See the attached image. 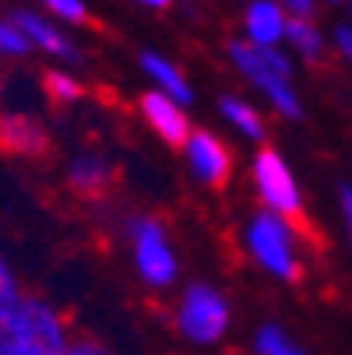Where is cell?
<instances>
[{"mask_svg": "<svg viewBox=\"0 0 352 355\" xmlns=\"http://www.w3.org/2000/svg\"><path fill=\"white\" fill-rule=\"evenodd\" d=\"M250 180L261 197V205L289 215V218H303V190L292 173V166L285 162V155H278L275 148H261L254 162H250Z\"/></svg>", "mask_w": 352, "mask_h": 355, "instance_id": "6", "label": "cell"}, {"mask_svg": "<svg viewBox=\"0 0 352 355\" xmlns=\"http://www.w3.org/2000/svg\"><path fill=\"white\" fill-rule=\"evenodd\" d=\"M331 46L338 49V57H345L352 64V25H338L331 35Z\"/></svg>", "mask_w": 352, "mask_h": 355, "instance_id": "22", "label": "cell"}, {"mask_svg": "<svg viewBox=\"0 0 352 355\" xmlns=\"http://www.w3.org/2000/svg\"><path fill=\"white\" fill-rule=\"evenodd\" d=\"M137 67L144 71V78H148V81H152V88H159V92L173 95L176 103H183V106H190V103H194V85L187 81L183 67H180V64H173L169 57L156 53V49H144V53L137 57Z\"/></svg>", "mask_w": 352, "mask_h": 355, "instance_id": "12", "label": "cell"}, {"mask_svg": "<svg viewBox=\"0 0 352 355\" xmlns=\"http://www.w3.org/2000/svg\"><path fill=\"white\" fill-rule=\"evenodd\" d=\"M226 57L233 64V71L254 88L265 103L282 116V120H299L303 116V98L296 88V74H292V57L282 46H261L254 39H233Z\"/></svg>", "mask_w": 352, "mask_h": 355, "instance_id": "1", "label": "cell"}, {"mask_svg": "<svg viewBox=\"0 0 352 355\" xmlns=\"http://www.w3.org/2000/svg\"><path fill=\"white\" fill-rule=\"evenodd\" d=\"M134 4H141V8H148V11H166L173 0H134Z\"/></svg>", "mask_w": 352, "mask_h": 355, "instance_id": "25", "label": "cell"}, {"mask_svg": "<svg viewBox=\"0 0 352 355\" xmlns=\"http://www.w3.org/2000/svg\"><path fill=\"white\" fill-rule=\"evenodd\" d=\"M67 345L64 313L42 295H25L0 327V355H64Z\"/></svg>", "mask_w": 352, "mask_h": 355, "instance_id": "3", "label": "cell"}, {"mask_svg": "<svg viewBox=\"0 0 352 355\" xmlns=\"http://www.w3.org/2000/svg\"><path fill=\"white\" fill-rule=\"evenodd\" d=\"M137 113L148 123V130H152L162 144H169V148H183V141L194 130L190 127V116H187V106L176 103L173 95L159 92V88H148L137 98Z\"/></svg>", "mask_w": 352, "mask_h": 355, "instance_id": "8", "label": "cell"}, {"mask_svg": "<svg viewBox=\"0 0 352 355\" xmlns=\"http://www.w3.org/2000/svg\"><path fill=\"white\" fill-rule=\"evenodd\" d=\"M42 88L46 95L53 98V103H64V106H74L85 98V85L74 71H67V64H57V67H49L42 74Z\"/></svg>", "mask_w": 352, "mask_h": 355, "instance_id": "16", "label": "cell"}, {"mask_svg": "<svg viewBox=\"0 0 352 355\" xmlns=\"http://www.w3.org/2000/svg\"><path fill=\"white\" fill-rule=\"evenodd\" d=\"M64 355H113V352L106 345H99V341H88V338H71Z\"/></svg>", "mask_w": 352, "mask_h": 355, "instance_id": "21", "label": "cell"}, {"mask_svg": "<svg viewBox=\"0 0 352 355\" xmlns=\"http://www.w3.org/2000/svg\"><path fill=\"white\" fill-rule=\"evenodd\" d=\"M285 49L314 64V60H324V53H328V35L321 32V25L314 18H289Z\"/></svg>", "mask_w": 352, "mask_h": 355, "instance_id": "15", "label": "cell"}, {"mask_svg": "<svg viewBox=\"0 0 352 355\" xmlns=\"http://www.w3.org/2000/svg\"><path fill=\"white\" fill-rule=\"evenodd\" d=\"M219 116H222V120L229 123V130L240 134L243 141L265 144L268 123H265V113H261L254 103H246V98H240V95H222V98H219Z\"/></svg>", "mask_w": 352, "mask_h": 355, "instance_id": "14", "label": "cell"}, {"mask_svg": "<svg viewBox=\"0 0 352 355\" xmlns=\"http://www.w3.org/2000/svg\"><path fill=\"white\" fill-rule=\"evenodd\" d=\"M46 15H53L64 25H85L88 21V4L85 0H39Z\"/></svg>", "mask_w": 352, "mask_h": 355, "instance_id": "20", "label": "cell"}, {"mask_svg": "<svg viewBox=\"0 0 352 355\" xmlns=\"http://www.w3.org/2000/svg\"><path fill=\"white\" fill-rule=\"evenodd\" d=\"M349 25H352V0H349Z\"/></svg>", "mask_w": 352, "mask_h": 355, "instance_id": "26", "label": "cell"}, {"mask_svg": "<svg viewBox=\"0 0 352 355\" xmlns=\"http://www.w3.org/2000/svg\"><path fill=\"white\" fill-rule=\"evenodd\" d=\"M289 28V11L278 0H250L243 11V35L261 46H282Z\"/></svg>", "mask_w": 352, "mask_h": 355, "instance_id": "11", "label": "cell"}, {"mask_svg": "<svg viewBox=\"0 0 352 355\" xmlns=\"http://www.w3.org/2000/svg\"><path fill=\"white\" fill-rule=\"evenodd\" d=\"M176 331L197 345V348H212L229 334L233 324V306L229 295L222 288H215L212 282H190L180 299H176V313H173Z\"/></svg>", "mask_w": 352, "mask_h": 355, "instance_id": "4", "label": "cell"}, {"mask_svg": "<svg viewBox=\"0 0 352 355\" xmlns=\"http://www.w3.org/2000/svg\"><path fill=\"white\" fill-rule=\"evenodd\" d=\"M22 299H25V292H22V282H18L15 268L0 257V327H4V320L18 310Z\"/></svg>", "mask_w": 352, "mask_h": 355, "instance_id": "19", "label": "cell"}, {"mask_svg": "<svg viewBox=\"0 0 352 355\" xmlns=\"http://www.w3.org/2000/svg\"><path fill=\"white\" fill-rule=\"evenodd\" d=\"M254 355H310V352L299 345L285 327L265 324V327L254 331Z\"/></svg>", "mask_w": 352, "mask_h": 355, "instance_id": "17", "label": "cell"}, {"mask_svg": "<svg viewBox=\"0 0 352 355\" xmlns=\"http://www.w3.org/2000/svg\"><path fill=\"white\" fill-rule=\"evenodd\" d=\"M183 159H187V169L190 176L201 183V187H208V190H219L229 183L233 176V155H229V144L205 130V127H194L190 137L183 141Z\"/></svg>", "mask_w": 352, "mask_h": 355, "instance_id": "7", "label": "cell"}, {"mask_svg": "<svg viewBox=\"0 0 352 355\" xmlns=\"http://www.w3.org/2000/svg\"><path fill=\"white\" fill-rule=\"evenodd\" d=\"M278 4L289 11V18H314L317 0H278Z\"/></svg>", "mask_w": 352, "mask_h": 355, "instance_id": "24", "label": "cell"}, {"mask_svg": "<svg viewBox=\"0 0 352 355\" xmlns=\"http://www.w3.org/2000/svg\"><path fill=\"white\" fill-rule=\"evenodd\" d=\"M11 18L25 28V35H28L32 46H35V53H46L49 60L67 64V67L81 64L78 42L60 28L64 21H57L53 15H39V11H32V8H18V11H11Z\"/></svg>", "mask_w": 352, "mask_h": 355, "instance_id": "9", "label": "cell"}, {"mask_svg": "<svg viewBox=\"0 0 352 355\" xmlns=\"http://www.w3.org/2000/svg\"><path fill=\"white\" fill-rule=\"evenodd\" d=\"M127 239H131V257H134L137 278L156 292L173 288L180 278V257H176V246L166 225L152 215H134L127 222Z\"/></svg>", "mask_w": 352, "mask_h": 355, "instance_id": "5", "label": "cell"}, {"mask_svg": "<svg viewBox=\"0 0 352 355\" xmlns=\"http://www.w3.org/2000/svg\"><path fill=\"white\" fill-rule=\"evenodd\" d=\"M243 246L246 257L275 282H299L307 271L303 264V243H299L296 218L278 215L271 208L254 211L243 225Z\"/></svg>", "mask_w": 352, "mask_h": 355, "instance_id": "2", "label": "cell"}, {"mask_svg": "<svg viewBox=\"0 0 352 355\" xmlns=\"http://www.w3.org/2000/svg\"><path fill=\"white\" fill-rule=\"evenodd\" d=\"M338 208H342L345 232H349V246H352V187H349V183H342V187H338Z\"/></svg>", "mask_w": 352, "mask_h": 355, "instance_id": "23", "label": "cell"}, {"mask_svg": "<svg viewBox=\"0 0 352 355\" xmlns=\"http://www.w3.org/2000/svg\"><path fill=\"white\" fill-rule=\"evenodd\" d=\"M35 53V46L32 39L25 35V28L8 15V18H0V57L4 60H25Z\"/></svg>", "mask_w": 352, "mask_h": 355, "instance_id": "18", "label": "cell"}, {"mask_svg": "<svg viewBox=\"0 0 352 355\" xmlns=\"http://www.w3.org/2000/svg\"><path fill=\"white\" fill-rule=\"evenodd\" d=\"M328 4H345V0H328Z\"/></svg>", "mask_w": 352, "mask_h": 355, "instance_id": "27", "label": "cell"}, {"mask_svg": "<svg viewBox=\"0 0 352 355\" xmlns=\"http://www.w3.org/2000/svg\"><path fill=\"white\" fill-rule=\"evenodd\" d=\"M67 187L78 197H99L106 193L117 180V166L103 155V151H78V155L67 162Z\"/></svg>", "mask_w": 352, "mask_h": 355, "instance_id": "10", "label": "cell"}, {"mask_svg": "<svg viewBox=\"0 0 352 355\" xmlns=\"http://www.w3.org/2000/svg\"><path fill=\"white\" fill-rule=\"evenodd\" d=\"M0 148L11 155H39L46 148V130L28 113H4L0 116Z\"/></svg>", "mask_w": 352, "mask_h": 355, "instance_id": "13", "label": "cell"}, {"mask_svg": "<svg viewBox=\"0 0 352 355\" xmlns=\"http://www.w3.org/2000/svg\"><path fill=\"white\" fill-rule=\"evenodd\" d=\"M0 88H4V78H0Z\"/></svg>", "mask_w": 352, "mask_h": 355, "instance_id": "28", "label": "cell"}]
</instances>
